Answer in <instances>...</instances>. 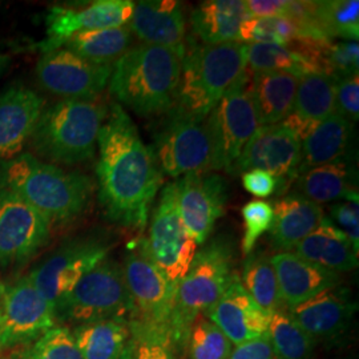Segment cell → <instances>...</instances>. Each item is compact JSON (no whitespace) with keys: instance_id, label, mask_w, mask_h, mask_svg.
I'll return each instance as SVG.
<instances>
[{"instance_id":"obj_31","label":"cell","mask_w":359,"mask_h":359,"mask_svg":"<svg viewBox=\"0 0 359 359\" xmlns=\"http://www.w3.org/2000/svg\"><path fill=\"white\" fill-rule=\"evenodd\" d=\"M135 36L128 26L86 31L68 39L62 48H67L93 65H114L132 48Z\"/></svg>"},{"instance_id":"obj_22","label":"cell","mask_w":359,"mask_h":359,"mask_svg":"<svg viewBox=\"0 0 359 359\" xmlns=\"http://www.w3.org/2000/svg\"><path fill=\"white\" fill-rule=\"evenodd\" d=\"M127 26L142 44L168 48L185 47V7L177 0H142L135 3Z\"/></svg>"},{"instance_id":"obj_8","label":"cell","mask_w":359,"mask_h":359,"mask_svg":"<svg viewBox=\"0 0 359 359\" xmlns=\"http://www.w3.org/2000/svg\"><path fill=\"white\" fill-rule=\"evenodd\" d=\"M121 266L132 304L129 327L170 334L177 286L156 266L145 237L128 244Z\"/></svg>"},{"instance_id":"obj_3","label":"cell","mask_w":359,"mask_h":359,"mask_svg":"<svg viewBox=\"0 0 359 359\" xmlns=\"http://www.w3.org/2000/svg\"><path fill=\"white\" fill-rule=\"evenodd\" d=\"M184 52L185 47H132L114 65L109 93L140 117L165 115L176 104Z\"/></svg>"},{"instance_id":"obj_21","label":"cell","mask_w":359,"mask_h":359,"mask_svg":"<svg viewBox=\"0 0 359 359\" xmlns=\"http://www.w3.org/2000/svg\"><path fill=\"white\" fill-rule=\"evenodd\" d=\"M43 108V97L25 86H13L0 93V163L20 154Z\"/></svg>"},{"instance_id":"obj_43","label":"cell","mask_w":359,"mask_h":359,"mask_svg":"<svg viewBox=\"0 0 359 359\" xmlns=\"http://www.w3.org/2000/svg\"><path fill=\"white\" fill-rule=\"evenodd\" d=\"M358 203H339L330 206L334 221L339 225L353 245L354 250H359V208Z\"/></svg>"},{"instance_id":"obj_30","label":"cell","mask_w":359,"mask_h":359,"mask_svg":"<svg viewBox=\"0 0 359 359\" xmlns=\"http://www.w3.org/2000/svg\"><path fill=\"white\" fill-rule=\"evenodd\" d=\"M72 334L81 359H123L130 329L128 321L108 320L79 325Z\"/></svg>"},{"instance_id":"obj_9","label":"cell","mask_w":359,"mask_h":359,"mask_svg":"<svg viewBox=\"0 0 359 359\" xmlns=\"http://www.w3.org/2000/svg\"><path fill=\"white\" fill-rule=\"evenodd\" d=\"M151 149L161 173L170 177L212 172L213 148L206 117L173 107L158 117Z\"/></svg>"},{"instance_id":"obj_24","label":"cell","mask_w":359,"mask_h":359,"mask_svg":"<svg viewBox=\"0 0 359 359\" xmlns=\"http://www.w3.org/2000/svg\"><path fill=\"white\" fill-rule=\"evenodd\" d=\"M271 206L273 224L269 231L270 245L278 253L293 250L318 228L322 218L325 217L321 205L295 192L281 196Z\"/></svg>"},{"instance_id":"obj_28","label":"cell","mask_w":359,"mask_h":359,"mask_svg":"<svg viewBox=\"0 0 359 359\" xmlns=\"http://www.w3.org/2000/svg\"><path fill=\"white\" fill-rule=\"evenodd\" d=\"M298 80L287 72L250 74L249 90L261 126L280 124L293 111Z\"/></svg>"},{"instance_id":"obj_19","label":"cell","mask_w":359,"mask_h":359,"mask_svg":"<svg viewBox=\"0 0 359 359\" xmlns=\"http://www.w3.org/2000/svg\"><path fill=\"white\" fill-rule=\"evenodd\" d=\"M204 316L228 337L233 346L255 341L268 333L269 327V313L248 294L236 270L225 292Z\"/></svg>"},{"instance_id":"obj_40","label":"cell","mask_w":359,"mask_h":359,"mask_svg":"<svg viewBox=\"0 0 359 359\" xmlns=\"http://www.w3.org/2000/svg\"><path fill=\"white\" fill-rule=\"evenodd\" d=\"M176 353L170 334L130 329L123 359H177Z\"/></svg>"},{"instance_id":"obj_32","label":"cell","mask_w":359,"mask_h":359,"mask_svg":"<svg viewBox=\"0 0 359 359\" xmlns=\"http://www.w3.org/2000/svg\"><path fill=\"white\" fill-rule=\"evenodd\" d=\"M245 257L240 280L248 294L255 299L259 308L269 314L283 308L276 271L268 253L255 249Z\"/></svg>"},{"instance_id":"obj_1","label":"cell","mask_w":359,"mask_h":359,"mask_svg":"<svg viewBox=\"0 0 359 359\" xmlns=\"http://www.w3.org/2000/svg\"><path fill=\"white\" fill-rule=\"evenodd\" d=\"M97 147V192L105 217L129 231H144L163 173L120 104L109 107Z\"/></svg>"},{"instance_id":"obj_17","label":"cell","mask_w":359,"mask_h":359,"mask_svg":"<svg viewBox=\"0 0 359 359\" xmlns=\"http://www.w3.org/2000/svg\"><path fill=\"white\" fill-rule=\"evenodd\" d=\"M180 216L197 245L205 244L229 198L228 182L215 172L188 173L176 181Z\"/></svg>"},{"instance_id":"obj_48","label":"cell","mask_w":359,"mask_h":359,"mask_svg":"<svg viewBox=\"0 0 359 359\" xmlns=\"http://www.w3.org/2000/svg\"><path fill=\"white\" fill-rule=\"evenodd\" d=\"M3 292H4V286L0 285V317H1V299H3Z\"/></svg>"},{"instance_id":"obj_34","label":"cell","mask_w":359,"mask_h":359,"mask_svg":"<svg viewBox=\"0 0 359 359\" xmlns=\"http://www.w3.org/2000/svg\"><path fill=\"white\" fill-rule=\"evenodd\" d=\"M268 337L276 359H310L317 345L293 320L286 306L270 314Z\"/></svg>"},{"instance_id":"obj_12","label":"cell","mask_w":359,"mask_h":359,"mask_svg":"<svg viewBox=\"0 0 359 359\" xmlns=\"http://www.w3.org/2000/svg\"><path fill=\"white\" fill-rule=\"evenodd\" d=\"M145 241L156 266L179 286L192 265L198 245L180 216L176 182H169L160 193Z\"/></svg>"},{"instance_id":"obj_6","label":"cell","mask_w":359,"mask_h":359,"mask_svg":"<svg viewBox=\"0 0 359 359\" xmlns=\"http://www.w3.org/2000/svg\"><path fill=\"white\" fill-rule=\"evenodd\" d=\"M203 245L176 290L170 338L177 353H184L187 347L194 318L217 302L234 273V246L228 237L218 236Z\"/></svg>"},{"instance_id":"obj_42","label":"cell","mask_w":359,"mask_h":359,"mask_svg":"<svg viewBox=\"0 0 359 359\" xmlns=\"http://www.w3.org/2000/svg\"><path fill=\"white\" fill-rule=\"evenodd\" d=\"M346 117L348 121L357 123L359 117V76L347 77L338 81L335 92V111Z\"/></svg>"},{"instance_id":"obj_35","label":"cell","mask_w":359,"mask_h":359,"mask_svg":"<svg viewBox=\"0 0 359 359\" xmlns=\"http://www.w3.org/2000/svg\"><path fill=\"white\" fill-rule=\"evenodd\" d=\"M337 81L326 75L299 77L293 114L310 121L321 123L335 111Z\"/></svg>"},{"instance_id":"obj_27","label":"cell","mask_w":359,"mask_h":359,"mask_svg":"<svg viewBox=\"0 0 359 359\" xmlns=\"http://www.w3.org/2000/svg\"><path fill=\"white\" fill-rule=\"evenodd\" d=\"M295 193L316 204L344 198L358 203V188L354 185V172L346 158L309 169L294 181Z\"/></svg>"},{"instance_id":"obj_37","label":"cell","mask_w":359,"mask_h":359,"mask_svg":"<svg viewBox=\"0 0 359 359\" xmlns=\"http://www.w3.org/2000/svg\"><path fill=\"white\" fill-rule=\"evenodd\" d=\"M241 43H271L286 46L301 40L299 26L287 18H248L240 29Z\"/></svg>"},{"instance_id":"obj_20","label":"cell","mask_w":359,"mask_h":359,"mask_svg":"<svg viewBox=\"0 0 359 359\" xmlns=\"http://www.w3.org/2000/svg\"><path fill=\"white\" fill-rule=\"evenodd\" d=\"M358 309L346 287L335 286L289 309L301 329L316 342H332L345 333Z\"/></svg>"},{"instance_id":"obj_29","label":"cell","mask_w":359,"mask_h":359,"mask_svg":"<svg viewBox=\"0 0 359 359\" xmlns=\"http://www.w3.org/2000/svg\"><path fill=\"white\" fill-rule=\"evenodd\" d=\"M353 123L337 112L321 121L302 142L298 176L346 157Z\"/></svg>"},{"instance_id":"obj_14","label":"cell","mask_w":359,"mask_h":359,"mask_svg":"<svg viewBox=\"0 0 359 359\" xmlns=\"http://www.w3.org/2000/svg\"><path fill=\"white\" fill-rule=\"evenodd\" d=\"M52 225L15 193L0 189V271L22 265L43 249Z\"/></svg>"},{"instance_id":"obj_4","label":"cell","mask_w":359,"mask_h":359,"mask_svg":"<svg viewBox=\"0 0 359 359\" xmlns=\"http://www.w3.org/2000/svg\"><path fill=\"white\" fill-rule=\"evenodd\" d=\"M109 107L99 100H60L44 105L29 139L38 158L51 164L75 165L96 152Z\"/></svg>"},{"instance_id":"obj_13","label":"cell","mask_w":359,"mask_h":359,"mask_svg":"<svg viewBox=\"0 0 359 359\" xmlns=\"http://www.w3.org/2000/svg\"><path fill=\"white\" fill-rule=\"evenodd\" d=\"M57 326L50 302L28 276L6 287L1 299L0 348L28 346Z\"/></svg>"},{"instance_id":"obj_33","label":"cell","mask_w":359,"mask_h":359,"mask_svg":"<svg viewBox=\"0 0 359 359\" xmlns=\"http://www.w3.org/2000/svg\"><path fill=\"white\" fill-rule=\"evenodd\" d=\"M313 19L325 38L358 41V0L313 1Z\"/></svg>"},{"instance_id":"obj_46","label":"cell","mask_w":359,"mask_h":359,"mask_svg":"<svg viewBox=\"0 0 359 359\" xmlns=\"http://www.w3.org/2000/svg\"><path fill=\"white\" fill-rule=\"evenodd\" d=\"M287 0H246L245 10L249 18H285L287 13Z\"/></svg>"},{"instance_id":"obj_25","label":"cell","mask_w":359,"mask_h":359,"mask_svg":"<svg viewBox=\"0 0 359 359\" xmlns=\"http://www.w3.org/2000/svg\"><path fill=\"white\" fill-rule=\"evenodd\" d=\"M248 18L245 1L241 0L203 1L189 18L192 36L208 46L241 43L240 29Z\"/></svg>"},{"instance_id":"obj_26","label":"cell","mask_w":359,"mask_h":359,"mask_svg":"<svg viewBox=\"0 0 359 359\" xmlns=\"http://www.w3.org/2000/svg\"><path fill=\"white\" fill-rule=\"evenodd\" d=\"M294 250L297 256L338 274L358 268V253L330 218H322L318 228L297 245Z\"/></svg>"},{"instance_id":"obj_36","label":"cell","mask_w":359,"mask_h":359,"mask_svg":"<svg viewBox=\"0 0 359 359\" xmlns=\"http://www.w3.org/2000/svg\"><path fill=\"white\" fill-rule=\"evenodd\" d=\"M234 346L217 326L198 314L192 322L187 339L189 359H229Z\"/></svg>"},{"instance_id":"obj_5","label":"cell","mask_w":359,"mask_h":359,"mask_svg":"<svg viewBox=\"0 0 359 359\" xmlns=\"http://www.w3.org/2000/svg\"><path fill=\"white\" fill-rule=\"evenodd\" d=\"M248 44L208 46L187 36L175 107L206 117L246 69Z\"/></svg>"},{"instance_id":"obj_2","label":"cell","mask_w":359,"mask_h":359,"mask_svg":"<svg viewBox=\"0 0 359 359\" xmlns=\"http://www.w3.org/2000/svg\"><path fill=\"white\" fill-rule=\"evenodd\" d=\"M0 189L15 193L53 225H65L86 213L95 193L93 180L79 170L20 154L0 163Z\"/></svg>"},{"instance_id":"obj_10","label":"cell","mask_w":359,"mask_h":359,"mask_svg":"<svg viewBox=\"0 0 359 359\" xmlns=\"http://www.w3.org/2000/svg\"><path fill=\"white\" fill-rule=\"evenodd\" d=\"M249 80L250 72L246 68L206 116L213 148L212 172H228L261 127Z\"/></svg>"},{"instance_id":"obj_44","label":"cell","mask_w":359,"mask_h":359,"mask_svg":"<svg viewBox=\"0 0 359 359\" xmlns=\"http://www.w3.org/2000/svg\"><path fill=\"white\" fill-rule=\"evenodd\" d=\"M241 176H243L245 191L253 194L255 197L265 198L274 193L278 194L280 182L268 172L253 169V170L244 172Z\"/></svg>"},{"instance_id":"obj_15","label":"cell","mask_w":359,"mask_h":359,"mask_svg":"<svg viewBox=\"0 0 359 359\" xmlns=\"http://www.w3.org/2000/svg\"><path fill=\"white\" fill-rule=\"evenodd\" d=\"M112 69L114 65H93L67 48H57L43 53L36 76L44 90L62 100H93L108 87Z\"/></svg>"},{"instance_id":"obj_39","label":"cell","mask_w":359,"mask_h":359,"mask_svg":"<svg viewBox=\"0 0 359 359\" xmlns=\"http://www.w3.org/2000/svg\"><path fill=\"white\" fill-rule=\"evenodd\" d=\"M322 62L325 75L332 77L337 83L347 77L358 75V41H327L322 51Z\"/></svg>"},{"instance_id":"obj_7","label":"cell","mask_w":359,"mask_h":359,"mask_svg":"<svg viewBox=\"0 0 359 359\" xmlns=\"http://www.w3.org/2000/svg\"><path fill=\"white\" fill-rule=\"evenodd\" d=\"M57 323L84 325L90 322L132 317V304L121 262L107 257L87 273L53 308Z\"/></svg>"},{"instance_id":"obj_11","label":"cell","mask_w":359,"mask_h":359,"mask_svg":"<svg viewBox=\"0 0 359 359\" xmlns=\"http://www.w3.org/2000/svg\"><path fill=\"white\" fill-rule=\"evenodd\" d=\"M109 249V241L100 236L71 238L35 266L28 278L53 309L87 273L108 257Z\"/></svg>"},{"instance_id":"obj_41","label":"cell","mask_w":359,"mask_h":359,"mask_svg":"<svg viewBox=\"0 0 359 359\" xmlns=\"http://www.w3.org/2000/svg\"><path fill=\"white\" fill-rule=\"evenodd\" d=\"M241 215L244 219L241 249L244 256H248L255 250L258 238L270 231L273 224V206L266 201L255 200L244 205Z\"/></svg>"},{"instance_id":"obj_16","label":"cell","mask_w":359,"mask_h":359,"mask_svg":"<svg viewBox=\"0 0 359 359\" xmlns=\"http://www.w3.org/2000/svg\"><path fill=\"white\" fill-rule=\"evenodd\" d=\"M302 144L281 124L261 126L245 145L240 157L228 169L233 176L248 170H264L280 182L278 196L283 194L298 177Z\"/></svg>"},{"instance_id":"obj_23","label":"cell","mask_w":359,"mask_h":359,"mask_svg":"<svg viewBox=\"0 0 359 359\" xmlns=\"http://www.w3.org/2000/svg\"><path fill=\"white\" fill-rule=\"evenodd\" d=\"M283 306L294 308L326 289L339 286L341 274L325 269L292 252L270 257Z\"/></svg>"},{"instance_id":"obj_45","label":"cell","mask_w":359,"mask_h":359,"mask_svg":"<svg viewBox=\"0 0 359 359\" xmlns=\"http://www.w3.org/2000/svg\"><path fill=\"white\" fill-rule=\"evenodd\" d=\"M229 359H276L268 333L255 341L234 346Z\"/></svg>"},{"instance_id":"obj_18","label":"cell","mask_w":359,"mask_h":359,"mask_svg":"<svg viewBox=\"0 0 359 359\" xmlns=\"http://www.w3.org/2000/svg\"><path fill=\"white\" fill-rule=\"evenodd\" d=\"M133 8L130 0H99L83 8L55 6L47 13V39L39 44V50L46 53L62 48L68 39L80 32L126 26Z\"/></svg>"},{"instance_id":"obj_47","label":"cell","mask_w":359,"mask_h":359,"mask_svg":"<svg viewBox=\"0 0 359 359\" xmlns=\"http://www.w3.org/2000/svg\"><path fill=\"white\" fill-rule=\"evenodd\" d=\"M7 63H8V56L0 53V75H1V72L4 71V68L7 67Z\"/></svg>"},{"instance_id":"obj_38","label":"cell","mask_w":359,"mask_h":359,"mask_svg":"<svg viewBox=\"0 0 359 359\" xmlns=\"http://www.w3.org/2000/svg\"><path fill=\"white\" fill-rule=\"evenodd\" d=\"M13 359H81V355L72 330L67 326H55Z\"/></svg>"}]
</instances>
